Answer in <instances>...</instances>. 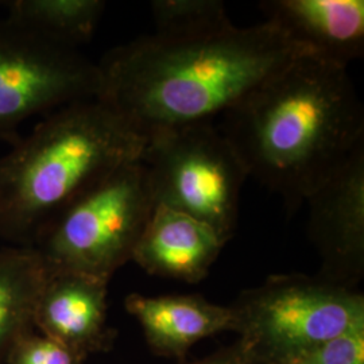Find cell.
I'll return each mask as SVG.
<instances>
[{"mask_svg":"<svg viewBox=\"0 0 364 364\" xmlns=\"http://www.w3.org/2000/svg\"><path fill=\"white\" fill-rule=\"evenodd\" d=\"M308 50L270 23L193 37L144 36L97 63V100L147 139L210 123Z\"/></svg>","mask_w":364,"mask_h":364,"instance_id":"1","label":"cell"},{"mask_svg":"<svg viewBox=\"0 0 364 364\" xmlns=\"http://www.w3.org/2000/svg\"><path fill=\"white\" fill-rule=\"evenodd\" d=\"M220 132L294 213L364 144L363 105L348 68L306 53L227 111Z\"/></svg>","mask_w":364,"mask_h":364,"instance_id":"2","label":"cell"},{"mask_svg":"<svg viewBox=\"0 0 364 364\" xmlns=\"http://www.w3.org/2000/svg\"><path fill=\"white\" fill-rule=\"evenodd\" d=\"M144 144L97 99L48 114L0 158V239L33 247L75 198L119 166L141 159Z\"/></svg>","mask_w":364,"mask_h":364,"instance_id":"3","label":"cell"},{"mask_svg":"<svg viewBox=\"0 0 364 364\" xmlns=\"http://www.w3.org/2000/svg\"><path fill=\"white\" fill-rule=\"evenodd\" d=\"M154 208L144 162H127L63 209L31 248L50 270L87 274L109 282L130 262Z\"/></svg>","mask_w":364,"mask_h":364,"instance_id":"4","label":"cell"},{"mask_svg":"<svg viewBox=\"0 0 364 364\" xmlns=\"http://www.w3.org/2000/svg\"><path fill=\"white\" fill-rule=\"evenodd\" d=\"M239 343L259 364H290L355 328L364 326V296L305 274L269 277L230 305Z\"/></svg>","mask_w":364,"mask_h":364,"instance_id":"5","label":"cell"},{"mask_svg":"<svg viewBox=\"0 0 364 364\" xmlns=\"http://www.w3.org/2000/svg\"><path fill=\"white\" fill-rule=\"evenodd\" d=\"M156 204L210 225L224 243L234 235L248 177L220 130L197 123L151 134L141 156Z\"/></svg>","mask_w":364,"mask_h":364,"instance_id":"6","label":"cell"},{"mask_svg":"<svg viewBox=\"0 0 364 364\" xmlns=\"http://www.w3.org/2000/svg\"><path fill=\"white\" fill-rule=\"evenodd\" d=\"M100 72L78 49L0 18V142L14 144L31 117L96 99Z\"/></svg>","mask_w":364,"mask_h":364,"instance_id":"7","label":"cell"},{"mask_svg":"<svg viewBox=\"0 0 364 364\" xmlns=\"http://www.w3.org/2000/svg\"><path fill=\"white\" fill-rule=\"evenodd\" d=\"M318 277L356 289L364 275V144L306 198Z\"/></svg>","mask_w":364,"mask_h":364,"instance_id":"8","label":"cell"},{"mask_svg":"<svg viewBox=\"0 0 364 364\" xmlns=\"http://www.w3.org/2000/svg\"><path fill=\"white\" fill-rule=\"evenodd\" d=\"M108 284L87 274L50 270L36 305V331L85 359L109 351L117 331L108 326Z\"/></svg>","mask_w":364,"mask_h":364,"instance_id":"9","label":"cell"},{"mask_svg":"<svg viewBox=\"0 0 364 364\" xmlns=\"http://www.w3.org/2000/svg\"><path fill=\"white\" fill-rule=\"evenodd\" d=\"M260 10L266 23L318 58L348 68L363 57V0H269Z\"/></svg>","mask_w":364,"mask_h":364,"instance_id":"10","label":"cell"},{"mask_svg":"<svg viewBox=\"0 0 364 364\" xmlns=\"http://www.w3.org/2000/svg\"><path fill=\"white\" fill-rule=\"evenodd\" d=\"M224 245L207 223L156 204L131 260L151 275L197 284L208 275Z\"/></svg>","mask_w":364,"mask_h":364,"instance_id":"11","label":"cell"},{"mask_svg":"<svg viewBox=\"0 0 364 364\" xmlns=\"http://www.w3.org/2000/svg\"><path fill=\"white\" fill-rule=\"evenodd\" d=\"M124 306L142 328L151 351L164 358L182 359L203 338L235 331L231 308L200 294L132 293L126 297Z\"/></svg>","mask_w":364,"mask_h":364,"instance_id":"12","label":"cell"},{"mask_svg":"<svg viewBox=\"0 0 364 364\" xmlns=\"http://www.w3.org/2000/svg\"><path fill=\"white\" fill-rule=\"evenodd\" d=\"M49 273L34 248L0 250V364H6L18 338L36 329V305Z\"/></svg>","mask_w":364,"mask_h":364,"instance_id":"13","label":"cell"},{"mask_svg":"<svg viewBox=\"0 0 364 364\" xmlns=\"http://www.w3.org/2000/svg\"><path fill=\"white\" fill-rule=\"evenodd\" d=\"M6 18L45 38L77 49L93 37L105 10L103 0H9Z\"/></svg>","mask_w":364,"mask_h":364,"instance_id":"14","label":"cell"},{"mask_svg":"<svg viewBox=\"0 0 364 364\" xmlns=\"http://www.w3.org/2000/svg\"><path fill=\"white\" fill-rule=\"evenodd\" d=\"M151 13L161 37H193L232 25L220 0H156Z\"/></svg>","mask_w":364,"mask_h":364,"instance_id":"15","label":"cell"},{"mask_svg":"<svg viewBox=\"0 0 364 364\" xmlns=\"http://www.w3.org/2000/svg\"><path fill=\"white\" fill-rule=\"evenodd\" d=\"M85 358L33 329L14 344L6 364H84Z\"/></svg>","mask_w":364,"mask_h":364,"instance_id":"16","label":"cell"},{"mask_svg":"<svg viewBox=\"0 0 364 364\" xmlns=\"http://www.w3.org/2000/svg\"><path fill=\"white\" fill-rule=\"evenodd\" d=\"M290 364H364V326L328 340Z\"/></svg>","mask_w":364,"mask_h":364,"instance_id":"17","label":"cell"},{"mask_svg":"<svg viewBox=\"0 0 364 364\" xmlns=\"http://www.w3.org/2000/svg\"><path fill=\"white\" fill-rule=\"evenodd\" d=\"M188 364H259L250 353H248L243 346L236 341L234 346L225 347L223 350L209 355L207 358H203L200 360H196Z\"/></svg>","mask_w":364,"mask_h":364,"instance_id":"18","label":"cell"},{"mask_svg":"<svg viewBox=\"0 0 364 364\" xmlns=\"http://www.w3.org/2000/svg\"><path fill=\"white\" fill-rule=\"evenodd\" d=\"M1 4H3V1H0V7H1Z\"/></svg>","mask_w":364,"mask_h":364,"instance_id":"19","label":"cell"}]
</instances>
